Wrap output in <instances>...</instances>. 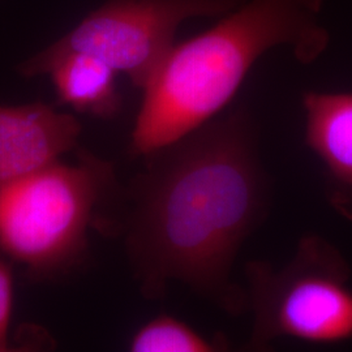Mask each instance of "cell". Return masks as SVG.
Segmentation results:
<instances>
[{
	"instance_id": "obj_1",
	"label": "cell",
	"mask_w": 352,
	"mask_h": 352,
	"mask_svg": "<svg viewBox=\"0 0 352 352\" xmlns=\"http://www.w3.org/2000/svg\"><path fill=\"white\" fill-rule=\"evenodd\" d=\"M142 158L119 227L141 294L161 299L180 282L228 315L244 314L247 289L232 267L272 202L251 113L215 116Z\"/></svg>"
},
{
	"instance_id": "obj_2",
	"label": "cell",
	"mask_w": 352,
	"mask_h": 352,
	"mask_svg": "<svg viewBox=\"0 0 352 352\" xmlns=\"http://www.w3.org/2000/svg\"><path fill=\"white\" fill-rule=\"evenodd\" d=\"M324 0H245L196 37L176 43L151 81L129 151L144 157L218 116L266 52L287 47L302 64L329 46Z\"/></svg>"
},
{
	"instance_id": "obj_3",
	"label": "cell",
	"mask_w": 352,
	"mask_h": 352,
	"mask_svg": "<svg viewBox=\"0 0 352 352\" xmlns=\"http://www.w3.org/2000/svg\"><path fill=\"white\" fill-rule=\"evenodd\" d=\"M124 192L113 164L88 151L0 188V251L30 277L50 279L81 264L89 231H119Z\"/></svg>"
},
{
	"instance_id": "obj_4",
	"label": "cell",
	"mask_w": 352,
	"mask_h": 352,
	"mask_svg": "<svg viewBox=\"0 0 352 352\" xmlns=\"http://www.w3.org/2000/svg\"><path fill=\"white\" fill-rule=\"evenodd\" d=\"M248 307L253 315L250 350L278 338L334 344L352 338L349 267L320 236H304L283 267L267 261L245 265Z\"/></svg>"
},
{
	"instance_id": "obj_5",
	"label": "cell",
	"mask_w": 352,
	"mask_h": 352,
	"mask_svg": "<svg viewBox=\"0 0 352 352\" xmlns=\"http://www.w3.org/2000/svg\"><path fill=\"white\" fill-rule=\"evenodd\" d=\"M245 0H106L69 33L17 65L23 77L46 75L71 52L93 55L128 76L133 87L151 81L175 46L179 26L197 17H222Z\"/></svg>"
},
{
	"instance_id": "obj_6",
	"label": "cell",
	"mask_w": 352,
	"mask_h": 352,
	"mask_svg": "<svg viewBox=\"0 0 352 352\" xmlns=\"http://www.w3.org/2000/svg\"><path fill=\"white\" fill-rule=\"evenodd\" d=\"M81 124L43 102L0 104V188L75 149Z\"/></svg>"
},
{
	"instance_id": "obj_7",
	"label": "cell",
	"mask_w": 352,
	"mask_h": 352,
	"mask_svg": "<svg viewBox=\"0 0 352 352\" xmlns=\"http://www.w3.org/2000/svg\"><path fill=\"white\" fill-rule=\"evenodd\" d=\"M302 107L305 144L324 164L329 199L352 219V93L308 91Z\"/></svg>"
},
{
	"instance_id": "obj_8",
	"label": "cell",
	"mask_w": 352,
	"mask_h": 352,
	"mask_svg": "<svg viewBox=\"0 0 352 352\" xmlns=\"http://www.w3.org/2000/svg\"><path fill=\"white\" fill-rule=\"evenodd\" d=\"M56 91L59 104L76 113L109 120L122 111V96L116 85L118 72L101 59L71 52L60 56L46 71Z\"/></svg>"
},
{
	"instance_id": "obj_9",
	"label": "cell",
	"mask_w": 352,
	"mask_h": 352,
	"mask_svg": "<svg viewBox=\"0 0 352 352\" xmlns=\"http://www.w3.org/2000/svg\"><path fill=\"white\" fill-rule=\"evenodd\" d=\"M225 338H209L173 316L161 315L144 324L129 340L132 352L225 351Z\"/></svg>"
},
{
	"instance_id": "obj_10",
	"label": "cell",
	"mask_w": 352,
	"mask_h": 352,
	"mask_svg": "<svg viewBox=\"0 0 352 352\" xmlns=\"http://www.w3.org/2000/svg\"><path fill=\"white\" fill-rule=\"evenodd\" d=\"M13 302L12 266L0 257V352L11 351L8 330L11 324Z\"/></svg>"
}]
</instances>
